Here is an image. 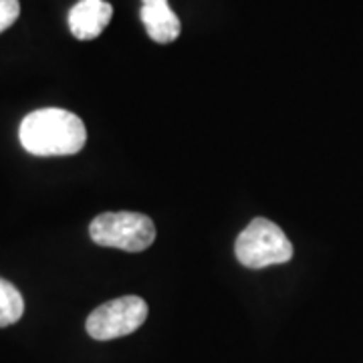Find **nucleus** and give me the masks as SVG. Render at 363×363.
Returning a JSON list of instances; mask_svg holds the SVG:
<instances>
[{"label":"nucleus","instance_id":"obj_1","mask_svg":"<svg viewBox=\"0 0 363 363\" xmlns=\"http://www.w3.org/2000/svg\"><path fill=\"white\" fill-rule=\"evenodd\" d=\"M18 140L33 156H73L85 147L87 130L75 113L59 107H47L28 113L21 121Z\"/></svg>","mask_w":363,"mask_h":363},{"label":"nucleus","instance_id":"obj_2","mask_svg":"<svg viewBox=\"0 0 363 363\" xmlns=\"http://www.w3.org/2000/svg\"><path fill=\"white\" fill-rule=\"evenodd\" d=\"M234 252L242 267L260 271L289 262L293 259V245L279 224L267 218H255L238 234Z\"/></svg>","mask_w":363,"mask_h":363},{"label":"nucleus","instance_id":"obj_3","mask_svg":"<svg viewBox=\"0 0 363 363\" xmlns=\"http://www.w3.org/2000/svg\"><path fill=\"white\" fill-rule=\"evenodd\" d=\"M89 234L99 247L143 252L156 240V224L140 212H105L91 222Z\"/></svg>","mask_w":363,"mask_h":363},{"label":"nucleus","instance_id":"obj_4","mask_svg":"<svg viewBox=\"0 0 363 363\" xmlns=\"http://www.w3.org/2000/svg\"><path fill=\"white\" fill-rule=\"evenodd\" d=\"M147 319V303L142 297L128 295V297L113 298L99 305L87 317L85 329L91 337L97 341L125 337L138 331Z\"/></svg>","mask_w":363,"mask_h":363},{"label":"nucleus","instance_id":"obj_5","mask_svg":"<svg viewBox=\"0 0 363 363\" xmlns=\"http://www.w3.org/2000/svg\"><path fill=\"white\" fill-rule=\"evenodd\" d=\"M113 6L105 0H79L69 11L71 35L79 40L97 39L111 23Z\"/></svg>","mask_w":363,"mask_h":363},{"label":"nucleus","instance_id":"obj_6","mask_svg":"<svg viewBox=\"0 0 363 363\" xmlns=\"http://www.w3.org/2000/svg\"><path fill=\"white\" fill-rule=\"evenodd\" d=\"M142 23L150 39L169 45L180 37V18L169 9L168 0H142Z\"/></svg>","mask_w":363,"mask_h":363},{"label":"nucleus","instance_id":"obj_7","mask_svg":"<svg viewBox=\"0 0 363 363\" xmlns=\"http://www.w3.org/2000/svg\"><path fill=\"white\" fill-rule=\"evenodd\" d=\"M25 313V301L18 289L9 283L6 279H0V327H9L16 323Z\"/></svg>","mask_w":363,"mask_h":363},{"label":"nucleus","instance_id":"obj_8","mask_svg":"<svg viewBox=\"0 0 363 363\" xmlns=\"http://www.w3.org/2000/svg\"><path fill=\"white\" fill-rule=\"evenodd\" d=\"M18 14H21L18 0H0V33H4L9 26L14 25Z\"/></svg>","mask_w":363,"mask_h":363}]
</instances>
